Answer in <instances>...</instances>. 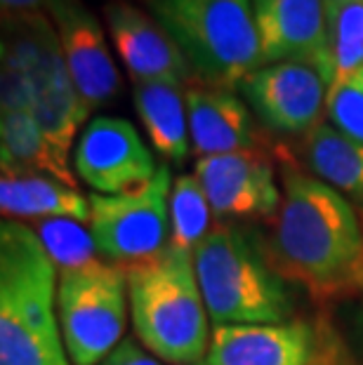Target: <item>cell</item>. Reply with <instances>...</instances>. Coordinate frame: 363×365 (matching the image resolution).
Returning a JSON list of instances; mask_svg holds the SVG:
<instances>
[{"label":"cell","instance_id":"1","mask_svg":"<svg viewBox=\"0 0 363 365\" xmlns=\"http://www.w3.org/2000/svg\"><path fill=\"white\" fill-rule=\"evenodd\" d=\"M274 257L285 274L312 287L357 283L363 229L349 200L302 173H285L276 210Z\"/></svg>","mask_w":363,"mask_h":365},{"label":"cell","instance_id":"2","mask_svg":"<svg viewBox=\"0 0 363 365\" xmlns=\"http://www.w3.org/2000/svg\"><path fill=\"white\" fill-rule=\"evenodd\" d=\"M57 267L36 231L0 224V365H55L64 356Z\"/></svg>","mask_w":363,"mask_h":365},{"label":"cell","instance_id":"3","mask_svg":"<svg viewBox=\"0 0 363 365\" xmlns=\"http://www.w3.org/2000/svg\"><path fill=\"white\" fill-rule=\"evenodd\" d=\"M133 325L156 359L198 363L210 349L208 309L194 269V252L165 247L156 257L126 267Z\"/></svg>","mask_w":363,"mask_h":365},{"label":"cell","instance_id":"4","mask_svg":"<svg viewBox=\"0 0 363 365\" xmlns=\"http://www.w3.org/2000/svg\"><path fill=\"white\" fill-rule=\"evenodd\" d=\"M149 5L208 88H238L262 66L250 0H149Z\"/></svg>","mask_w":363,"mask_h":365},{"label":"cell","instance_id":"5","mask_svg":"<svg viewBox=\"0 0 363 365\" xmlns=\"http://www.w3.org/2000/svg\"><path fill=\"white\" fill-rule=\"evenodd\" d=\"M194 269L218 325H269L290 316L285 287L236 229H210L194 250Z\"/></svg>","mask_w":363,"mask_h":365},{"label":"cell","instance_id":"6","mask_svg":"<svg viewBox=\"0 0 363 365\" xmlns=\"http://www.w3.org/2000/svg\"><path fill=\"white\" fill-rule=\"evenodd\" d=\"M126 271L102 259L59 274L57 318L73 365H99L126 330Z\"/></svg>","mask_w":363,"mask_h":365},{"label":"cell","instance_id":"7","mask_svg":"<svg viewBox=\"0 0 363 365\" xmlns=\"http://www.w3.org/2000/svg\"><path fill=\"white\" fill-rule=\"evenodd\" d=\"M170 168L160 165L153 180L135 191L90 193L88 229L99 255L126 269L163 252L170 243Z\"/></svg>","mask_w":363,"mask_h":365},{"label":"cell","instance_id":"8","mask_svg":"<svg viewBox=\"0 0 363 365\" xmlns=\"http://www.w3.org/2000/svg\"><path fill=\"white\" fill-rule=\"evenodd\" d=\"M255 115L281 135H307L319 125L328 102V78L316 61L265 64L238 85Z\"/></svg>","mask_w":363,"mask_h":365},{"label":"cell","instance_id":"9","mask_svg":"<svg viewBox=\"0 0 363 365\" xmlns=\"http://www.w3.org/2000/svg\"><path fill=\"white\" fill-rule=\"evenodd\" d=\"M76 173L95 193L118 196L149 184L158 173L133 123L123 118H95L76 146Z\"/></svg>","mask_w":363,"mask_h":365},{"label":"cell","instance_id":"10","mask_svg":"<svg viewBox=\"0 0 363 365\" xmlns=\"http://www.w3.org/2000/svg\"><path fill=\"white\" fill-rule=\"evenodd\" d=\"M59 48L83 106L90 111L109 104L121 88L118 68L97 17L81 0H48Z\"/></svg>","mask_w":363,"mask_h":365},{"label":"cell","instance_id":"11","mask_svg":"<svg viewBox=\"0 0 363 365\" xmlns=\"http://www.w3.org/2000/svg\"><path fill=\"white\" fill-rule=\"evenodd\" d=\"M104 19L133 83L163 81L184 85L196 78L180 45L149 14L128 3H109L104 7Z\"/></svg>","mask_w":363,"mask_h":365},{"label":"cell","instance_id":"12","mask_svg":"<svg viewBox=\"0 0 363 365\" xmlns=\"http://www.w3.org/2000/svg\"><path fill=\"white\" fill-rule=\"evenodd\" d=\"M196 180L215 217H262L281 205L283 193L274 184V170L255 151L198 158Z\"/></svg>","mask_w":363,"mask_h":365},{"label":"cell","instance_id":"13","mask_svg":"<svg viewBox=\"0 0 363 365\" xmlns=\"http://www.w3.org/2000/svg\"><path fill=\"white\" fill-rule=\"evenodd\" d=\"M31 83H34L31 113L45 132V137L68 156L76 132L90 113L76 92L52 19L43 21L41 48H38V57L31 68Z\"/></svg>","mask_w":363,"mask_h":365},{"label":"cell","instance_id":"14","mask_svg":"<svg viewBox=\"0 0 363 365\" xmlns=\"http://www.w3.org/2000/svg\"><path fill=\"white\" fill-rule=\"evenodd\" d=\"M250 3L260 34L262 66L288 59H309L326 73V0Z\"/></svg>","mask_w":363,"mask_h":365},{"label":"cell","instance_id":"15","mask_svg":"<svg viewBox=\"0 0 363 365\" xmlns=\"http://www.w3.org/2000/svg\"><path fill=\"white\" fill-rule=\"evenodd\" d=\"M312 332L305 323L218 325L208 365H309Z\"/></svg>","mask_w":363,"mask_h":365},{"label":"cell","instance_id":"16","mask_svg":"<svg viewBox=\"0 0 363 365\" xmlns=\"http://www.w3.org/2000/svg\"><path fill=\"white\" fill-rule=\"evenodd\" d=\"M187 115L191 151L200 158L255 151L257 146L252 113L231 90L208 85L189 88Z\"/></svg>","mask_w":363,"mask_h":365},{"label":"cell","instance_id":"17","mask_svg":"<svg viewBox=\"0 0 363 365\" xmlns=\"http://www.w3.org/2000/svg\"><path fill=\"white\" fill-rule=\"evenodd\" d=\"M0 210L5 220H90V200L55 177L24 170H3L0 177Z\"/></svg>","mask_w":363,"mask_h":365},{"label":"cell","instance_id":"18","mask_svg":"<svg viewBox=\"0 0 363 365\" xmlns=\"http://www.w3.org/2000/svg\"><path fill=\"white\" fill-rule=\"evenodd\" d=\"M133 99L153 149L168 160L182 163L191 151L187 92H182V85L163 81L135 83Z\"/></svg>","mask_w":363,"mask_h":365},{"label":"cell","instance_id":"19","mask_svg":"<svg viewBox=\"0 0 363 365\" xmlns=\"http://www.w3.org/2000/svg\"><path fill=\"white\" fill-rule=\"evenodd\" d=\"M302 158L316 180L363 205V144L330 123H319L302 142Z\"/></svg>","mask_w":363,"mask_h":365},{"label":"cell","instance_id":"20","mask_svg":"<svg viewBox=\"0 0 363 365\" xmlns=\"http://www.w3.org/2000/svg\"><path fill=\"white\" fill-rule=\"evenodd\" d=\"M0 149H3V170L41 173L68 186H76L71 168H68V156L45 137V132L31 111L3 113V118H0Z\"/></svg>","mask_w":363,"mask_h":365},{"label":"cell","instance_id":"21","mask_svg":"<svg viewBox=\"0 0 363 365\" xmlns=\"http://www.w3.org/2000/svg\"><path fill=\"white\" fill-rule=\"evenodd\" d=\"M363 68V0L326 10L328 92Z\"/></svg>","mask_w":363,"mask_h":365},{"label":"cell","instance_id":"22","mask_svg":"<svg viewBox=\"0 0 363 365\" xmlns=\"http://www.w3.org/2000/svg\"><path fill=\"white\" fill-rule=\"evenodd\" d=\"M213 207L203 186L191 175H180L170 191V243L168 247L194 252L196 245L210 234Z\"/></svg>","mask_w":363,"mask_h":365},{"label":"cell","instance_id":"23","mask_svg":"<svg viewBox=\"0 0 363 365\" xmlns=\"http://www.w3.org/2000/svg\"><path fill=\"white\" fill-rule=\"evenodd\" d=\"M36 234L41 238L45 252L55 262L59 274L88 267V264L99 259L97 257L99 250L90 229H85L76 220H64V217H57V220H38Z\"/></svg>","mask_w":363,"mask_h":365},{"label":"cell","instance_id":"24","mask_svg":"<svg viewBox=\"0 0 363 365\" xmlns=\"http://www.w3.org/2000/svg\"><path fill=\"white\" fill-rule=\"evenodd\" d=\"M326 115L335 130L363 144V68L328 92Z\"/></svg>","mask_w":363,"mask_h":365},{"label":"cell","instance_id":"25","mask_svg":"<svg viewBox=\"0 0 363 365\" xmlns=\"http://www.w3.org/2000/svg\"><path fill=\"white\" fill-rule=\"evenodd\" d=\"M99 365H160L153 356H149L135 344L133 339H123L113 351Z\"/></svg>","mask_w":363,"mask_h":365},{"label":"cell","instance_id":"26","mask_svg":"<svg viewBox=\"0 0 363 365\" xmlns=\"http://www.w3.org/2000/svg\"><path fill=\"white\" fill-rule=\"evenodd\" d=\"M48 5V0H0V10H3V21L31 17V14H41Z\"/></svg>","mask_w":363,"mask_h":365},{"label":"cell","instance_id":"27","mask_svg":"<svg viewBox=\"0 0 363 365\" xmlns=\"http://www.w3.org/2000/svg\"><path fill=\"white\" fill-rule=\"evenodd\" d=\"M344 3H354V0H326V10H335V7L344 5Z\"/></svg>","mask_w":363,"mask_h":365},{"label":"cell","instance_id":"28","mask_svg":"<svg viewBox=\"0 0 363 365\" xmlns=\"http://www.w3.org/2000/svg\"><path fill=\"white\" fill-rule=\"evenodd\" d=\"M357 285L363 287V259H361V267H359V274H357Z\"/></svg>","mask_w":363,"mask_h":365},{"label":"cell","instance_id":"29","mask_svg":"<svg viewBox=\"0 0 363 365\" xmlns=\"http://www.w3.org/2000/svg\"><path fill=\"white\" fill-rule=\"evenodd\" d=\"M55 365H68V363H66V359H61V361H57Z\"/></svg>","mask_w":363,"mask_h":365},{"label":"cell","instance_id":"30","mask_svg":"<svg viewBox=\"0 0 363 365\" xmlns=\"http://www.w3.org/2000/svg\"><path fill=\"white\" fill-rule=\"evenodd\" d=\"M189 365H208V361L203 363V361H198V363H189Z\"/></svg>","mask_w":363,"mask_h":365}]
</instances>
